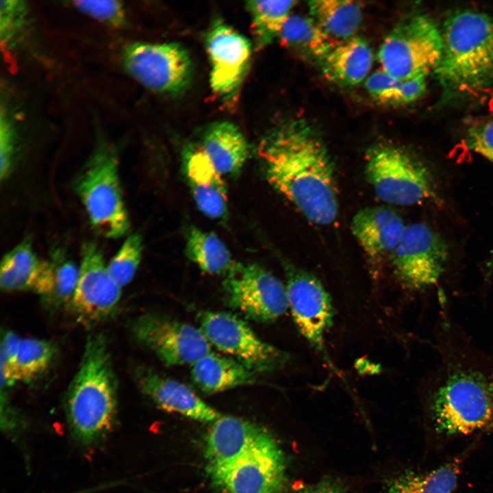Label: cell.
Instances as JSON below:
<instances>
[{
	"label": "cell",
	"instance_id": "13",
	"mask_svg": "<svg viewBox=\"0 0 493 493\" xmlns=\"http://www.w3.org/2000/svg\"><path fill=\"white\" fill-rule=\"evenodd\" d=\"M284 454L266 432L249 451L212 477L225 493H285Z\"/></svg>",
	"mask_w": 493,
	"mask_h": 493
},
{
	"label": "cell",
	"instance_id": "11",
	"mask_svg": "<svg viewBox=\"0 0 493 493\" xmlns=\"http://www.w3.org/2000/svg\"><path fill=\"white\" fill-rule=\"evenodd\" d=\"M138 343L166 366L191 365L211 352V344L200 328L158 313H146L132 325Z\"/></svg>",
	"mask_w": 493,
	"mask_h": 493
},
{
	"label": "cell",
	"instance_id": "29",
	"mask_svg": "<svg viewBox=\"0 0 493 493\" xmlns=\"http://www.w3.org/2000/svg\"><path fill=\"white\" fill-rule=\"evenodd\" d=\"M186 236L185 253L203 272L225 276L235 265L228 248L214 233L190 227Z\"/></svg>",
	"mask_w": 493,
	"mask_h": 493
},
{
	"label": "cell",
	"instance_id": "35",
	"mask_svg": "<svg viewBox=\"0 0 493 493\" xmlns=\"http://www.w3.org/2000/svg\"><path fill=\"white\" fill-rule=\"evenodd\" d=\"M79 11L110 27H118L125 22L123 5L118 1H75Z\"/></svg>",
	"mask_w": 493,
	"mask_h": 493
},
{
	"label": "cell",
	"instance_id": "7",
	"mask_svg": "<svg viewBox=\"0 0 493 493\" xmlns=\"http://www.w3.org/2000/svg\"><path fill=\"white\" fill-rule=\"evenodd\" d=\"M442 51L440 29L427 15L415 14L388 32L377 55L381 69L397 79H409L434 72Z\"/></svg>",
	"mask_w": 493,
	"mask_h": 493
},
{
	"label": "cell",
	"instance_id": "8",
	"mask_svg": "<svg viewBox=\"0 0 493 493\" xmlns=\"http://www.w3.org/2000/svg\"><path fill=\"white\" fill-rule=\"evenodd\" d=\"M200 329L210 343L254 373L274 372L290 361L288 353L260 338L237 316L224 312H202Z\"/></svg>",
	"mask_w": 493,
	"mask_h": 493
},
{
	"label": "cell",
	"instance_id": "18",
	"mask_svg": "<svg viewBox=\"0 0 493 493\" xmlns=\"http://www.w3.org/2000/svg\"><path fill=\"white\" fill-rule=\"evenodd\" d=\"M207 438L205 456L212 477L223 472L255 445L267 432L246 420L220 416Z\"/></svg>",
	"mask_w": 493,
	"mask_h": 493
},
{
	"label": "cell",
	"instance_id": "4",
	"mask_svg": "<svg viewBox=\"0 0 493 493\" xmlns=\"http://www.w3.org/2000/svg\"><path fill=\"white\" fill-rule=\"evenodd\" d=\"M428 407L440 435L493 432V371L450 367L433 389Z\"/></svg>",
	"mask_w": 493,
	"mask_h": 493
},
{
	"label": "cell",
	"instance_id": "21",
	"mask_svg": "<svg viewBox=\"0 0 493 493\" xmlns=\"http://www.w3.org/2000/svg\"><path fill=\"white\" fill-rule=\"evenodd\" d=\"M195 142L223 176L238 173L249 153V144L242 132L227 121L209 125Z\"/></svg>",
	"mask_w": 493,
	"mask_h": 493
},
{
	"label": "cell",
	"instance_id": "3",
	"mask_svg": "<svg viewBox=\"0 0 493 493\" xmlns=\"http://www.w3.org/2000/svg\"><path fill=\"white\" fill-rule=\"evenodd\" d=\"M440 31L442 55L434 73L444 90L456 94L493 84V18L457 11Z\"/></svg>",
	"mask_w": 493,
	"mask_h": 493
},
{
	"label": "cell",
	"instance_id": "28",
	"mask_svg": "<svg viewBox=\"0 0 493 493\" xmlns=\"http://www.w3.org/2000/svg\"><path fill=\"white\" fill-rule=\"evenodd\" d=\"M278 38L287 49L320 62L338 43L329 37L311 16L302 15L291 14Z\"/></svg>",
	"mask_w": 493,
	"mask_h": 493
},
{
	"label": "cell",
	"instance_id": "15",
	"mask_svg": "<svg viewBox=\"0 0 493 493\" xmlns=\"http://www.w3.org/2000/svg\"><path fill=\"white\" fill-rule=\"evenodd\" d=\"M286 290L297 329L316 350L324 352L325 336L334 315L329 293L314 275L295 268L288 269Z\"/></svg>",
	"mask_w": 493,
	"mask_h": 493
},
{
	"label": "cell",
	"instance_id": "16",
	"mask_svg": "<svg viewBox=\"0 0 493 493\" xmlns=\"http://www.w3.org/2000/svg\"><path fill=\"white\" fill-rule=\"evenodd\" d=\"M211 70L210 84L220 99H231L242 83L251 57L249 40L234 29L217 20L205 38Z\"/></svg>",
	"mask_w": 493,
	"mask_h": 493
},
{
	"label": "cell",
	"instance_id": "9",
	"mask_svg": "<svg viewBox=\"0 0 493 493\" xmlns=\"http://www.w3.org/2000/svg\"><path fill=\"white\" fill-rule=\"evenodd\" d=\"M223 287L227 305L255 322H273L288 309L286 286L259 264L236 262Z\"/></svg>",
	"mask_w": 493,
	"mask_h": 493
},
{
	"label": "cell",
	"instance_id": "33",
	"mask_svg": "<svg viewBox=\"0 0 493 493\" xmlns=\"http://www.w3.org/2000/svg\"><path fill=\"white\" fill-rule=\"evenodd\" d=\"M142 240L138 233L130 235L108 265L112 279L121 288L128 284L139 266L142 258Z\"/></svg>",
	"mask_w": 493,
	"mask_h": 493
},
{
	"label": "cell",
	"instance_id": "27",
	"mask_svg": "<svg viewBox=\"0 0 493 493\" xmlns=\"http://www.w3.org/2000/svg\"><path fill=\"white\" fill-rule=\"evenodd\" d=\"M310 16L337 42L353 38L362 23L363 11L357 2L314 0L308 3Z\"/></svg>",
	"mask_w": 493,
	"mask_h": 493
},
{
	"label": "cell",
	"instance_id": "37",
	"mask_svg": "<svg viewBox=\"0 0 493 493\" xmlns=\"http://www.w3.org/2000/svg\"><path fill=\"white\" fill-rule=\"evenodd\" d=\"M466 144L471 150L493 164V119L470 127L466 136Z\"/></svg>",
	"mask_w": 493,
	"mask_h": 493
},
{
	"label": "cell",
	"instance_id": "30",
	"mask_svg": "<svg viewBox=\"0 0 493 493\" xmlns=\"http://www.w3.org/2000/svg\"><path fill=\"white\" fill-rule=\"evenodd\" d=\"M44 263L45 261L37 257L30 241L24 240L8 252L1 260V290L6 292L34 291Z\"/></svg>",
	"mask_w": 493,
	"mask_h": 493
},
{
	"label": "cell",
	"instance_id": "1",
	"mask_svg": "<svg viewBox=\"0 0 493 493\" xmlns=\"http://www.w3.org/2000/svg\"><path fill=\"white\" fill-rule=\"evenodd\" d=\"M258 154L270 184L310 222L326 225L338 213L333 164L321 138L307 123L278 127L260 142Z\"/></svg>",
	"mask_w": 493,
	"mask_h": 493
},
{
	"label": "cell",
	"instance_id": "32",
	"mask_svg": "<svg viewBox=\"0 0 493 493\" xmlns=\"http://www.w3.org/2000/svg\"><path fill=\"white\" fill-rule=\"evenodd\" d=\"M296 3L295 1L257 0L246 3L258 48H263L279 37Z\"/></svg>",
	"mask_w": 493,
	"mask_h": 493
},
{
	"label": "cell",
	"instance_id": "17",
	"mask_svg": "<svg viewBox=\"0 0 493 493\" xmlns=\"http://www.w3.org/2000/svg\"><path fill=\"white\" fill-rule=\"evenodd\" d=\"M134 377L141 392L165 411L202 422H214L220 416L186 384L152 368L138 366Z\"/></svg>",
	"mask_w": 493,
	"mask_h": 493
},
{
	"label": "cell",
	"instance_id": "19",
	"mask_svg": "<svg viewBox=\"0 0 493 493\" xmlns=\"http://www.w3.org/2000/svg\"><path fill=\"white\" fill-rule=\"evenodd\" d=\"M184 170L198 209L207 217L223 220L227 215V190L223 175L195 142L182 152Z\"/></svg>",
	"mask_w": 493,
	"mask_h": 493
},
{
	"label": "cell",
	"instance_id": "14",
	"mask_svg": "<svg viewBox=\"0 0 493 493\" xmlns=\"http://www.w3.org/2000/svg\"><path fill=\"white\" fill-rule=\"evenodd\" d=\"M121 287L110 277L103 254L92 242L81 249V262L75 290L69 305L82 323L94 324L108 319L115 312Z\"/></svg>",
	"mask_w": 493,
	"mask_h": 493
},
{
	"label": "cell",
	"instance_id": "5",
	"mask_svg": "<svg viewBox=\"0 0 493 493\" xmlns=\"http://www.w3.org/2000/svg\"><path fill=\"white\" fill-rule=\"evenodd\" d=\"M76 191L93 228L108 238L125 235L129 227L115 148L105 141L97 147L78 176Z\"/></svg>",
	"mask_w": 493,
	"mask_h": 493
},
{
	"label": "cell",
	"instance_id": "36",
	"mask_svg": "<svg viewBox=\"0 0 493 493\" xmlns=\"http://www.w3.org/2000/svg\"><path fill=\"white\" fill-rule=\"evenodd\" d=\"M15 135L13 123L3 106L0 114V176L6 178L11 170L14 151Z\"/></svg>",
	"mask_w": 493,
	"mask_h": 493
},
{
	"label": "cell",
	"instance_id": "31",
	"mask_svg": "<svg viewBox=\"0 0 493 493\" xmlns=\"http://www.w3.org/2000/svg\"><path fill=\"white\" fill-rule=\"evenodd\" d=\"M426 76H418L400 79L379 68L370 73L364 85L368 93L377 101L400 105L411 103L421 97L426 90Z\"/></svg>",
	"mask_w": 493,
	"mask_h": 493
},
{
	"label": "cell",
	"instance_id": "22",
	"mask_svg": "<svg viewBox=\"0 0 493 493\" xmlns=\"http://www.w3.org/2000/svg\"><path fill=\"white\" fill-rule=\"evenodd\" d=\"M373 61L370 45L364 39L355 36L337 43L320 63L326 78L351 87L366 81L370 75Z\"/></svg>",
	"mask_w": 493,
	"mask_h": 493
},
{
	"label": "cell",
	"instance_id": "38",
	"mask_svg": "<svg viewBox=\"0 0 493 493\" xmlns=\"http://www.w3.org/2000/svg\"><path fill=\"white\" fill-rule=\"evenodd\" d=\"M297 493H346L343 484L333 477H325L321 480L300 486Z\"/></svg>",
	"mask_w": 493,
	"mask_h": 493
},
{
	"label": "cell",
	"instance_id": "34",
	"mask_svg": "<svg viewBox=\"0 0 493 493\" xmlns=\"http://www.w3.org/2000/svg\"><path fill=\"white\" fill-rule=\"evenodd\" d=\"M27 5L23 1L2 0L0 3V37L2 45H10L22 29Z\"/></svg>",
	"mask_w": 493,
	"mask_h": 493
},
{
	"label": "cell",
	"instance_id": "10",
	"mask_svg": "<svg viewBox=\"0 0 493 493\" xmlns=\"http://www.w3.org/2000/svg\"><path fill=\"white\" fill-rule=\"evenodd\" d=\"M122 58L127 72L153 92L179 93L190 82L192 60L179 44L132 42L123 49Z\"/></svg>",
	"mask_w": 493,
	"mask_h": 493
},
{
	"label": "cell",
	"instance_id": "20",
	"mask_svg": "<svg viewBox=\"0 0 493 493\" xmlns=\"http://www.w3.org/2000/svg\"><path fill=\"white\" fill-rule=\"evenodd\" d=\"M405 227L396 212L384 206L362 209L351 222L353 236L372 261L391 257Z\"/></svg>",
	"mask_w": 493,
	"mask_h": 493
},
{
	"label": "cell",
	"instance_id": "25",
	"mask_svg": "<svg viewBox=\"0 0 493 493\" xmlns=\"http://www.w3.org/2000/svg\"><path fill=\"white\" fill-rule=\"evenodd\" d=\"M79 268L60 250L45 261L34 292L51 309L69 306L77 286Z\"/></svg>",
	"mask_w": 493,
	"mask_h": 493
},
{
	"label": "cell",
	"instance_id": "6",
	"mask_svg": "<svg viewBox=\"0 0 493 493\" xmlns=\"http://www.w3.org/2000/svg\"><path fill=\"white\" fill-rule=\"evenodd\" d=\"M365 170L375 194L387 203L412 205L438 197L427 166L399 147L381 144L372 148Z\"/></svg>",
	"mask_w": 493,
	"mask_h": 493
},
{
	"label": "cell",
	"instance_id": "24",
	"mask_svg": "<svg viewBox=\"0 0 493 493\" xmlns=\"http://www.w3.org/2000/svg\"><path fill=\"white\" fill-rule=\"evenodd\" d=\"M57 349L50 341L27 338L20 340L13 359L1 363V387L10 388L15 383H28L42 375L53 362Z\"/></svg>",
	"mask_w": 493,
	"mask_h": 493
},
{
	"label": "cell",
	"instance_id": "2",
	"mask_svg": "<svg viewBox=\"0 0 493 493\" xmlns=\"http://www.w3.org/2000/svg\"><path fill=\"white\" fill-rule=\"evenodd\" d=\"M117 389L108 339L101 333L92 334L65 397L67 421L77 442L92 445L111 430L116 416Z\"/></svg>",
	"mask_w": 493,
	"mask_h": 493
},
{
	"label": "cell",
	"instance_id": "23",
	"mask_svg": "<svg viewBox=\"0 0 493 493\" xmlns=\"http://www.w3.org/2000/svg\"><path fill=\"white\" fill-rule=\"evenodd\" d=\"M190 379L205 394H215L257 382L255 373L230 357L212 353L190 365Z\"/></svg>",
	"mask_w": 493,
	"mask_h": 493
},
{
	"label": "cell",
	"instance_id": "12",
	"mask_svg": "<svg viewBox=\"0 0 493 493\" xmlns=\"http://www.w3.org/2000/svg\"><path fill=\"white\" fill-rule=\"evenodd\" d=\"M448 257L444 239L429 225H406L391 255L394 273L406 288L418 290L434 284L443 273Z\"/></svg>",
	"mask_w": 493,
	"mask_h": 493
},
{
	"label": "cell",
	"instance_id": "26",
	"mask_svg": "<svg viewBox=\"0 0 493 493\" xmlns=\"http://www.w3.org/2000/svg\"><path fill=\"white\" fill-rule=\"evenodd\" d=\"M464 456L429 472L405 471L388 480L382 493H454Z\"/></svg>",
	"mask_w": 493,
	"mask_h": 493
}]
</instances>
